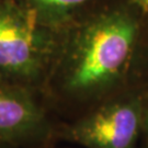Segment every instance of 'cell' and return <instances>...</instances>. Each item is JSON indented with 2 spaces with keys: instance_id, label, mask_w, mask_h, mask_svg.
Returning <instances> with one entry per match:
<instances>
[{
  "instance_id": "obj_7",
  "label": "cell",
  "mask_w": 148,
  "mask_h": 148,
  "mask_svg": "<svg viewBox=\"0 0 148 148\" xmlns=\"http://www.w3.org/2000/svg\"><path fill=\"white\" fill-rule=\"evenodd\" d=\"M135 5H137L139 9L148 13V0H131Z\"/></svg>"
},
{
  "instance_id": "obj_9",
  "label": "cell",
  "mask_w": 148,
  "mask_h": 148,
  "mask_svg": "<svg viewBox=\"0 0 148 148\" xmlns=\"http://www.w3.org/2000/svg\"><path fill=\"white\" fill-rule=\"evenodd\" d=\"M47 148H52V147H47Z\"/></svg>"
},
{
  "instance_id": "obj_4",
  "label": "cell",
  "mask_w": 148,
  "mask_h": 148,
  "mask_svg": "<svg viewBox=\"0 0 148 148\" xmlns=\"http://www.w3.org/2000/svg\"><path fill=\"white\" fill-rule=\"evenodd\" d=\"M60 122L41 97L0 81V142L25 147H51Z\"/></svg>"
},
{
  "instance_id": "obj_8",
  "label": "cell",
  "mask_w": 148,
  "mask_h": 148,
  "mask_svg": "<svg viewBox=\"0 0 148 148\" xmlns=\"http://www.w3.org/2000/svg\"><path fill=\"white\" fill-rule=\"evenodd\" d=\"M0 148H34V147H25V146H20V145H14V144H10V143H1L0 142Z\"/></svg>"
},
{
  "instance_id": "obj_5",
  "label": "cell",
  "mask_w": 148,
  "mask_h": 148,
  "mask_svg": "<svg viewBox=\"0 0 148 148\" xmlns=\"http://www.w3.org/2000/svg\"><path fill=\"white\" fill-rule=\"evenodd\" d=\"M34 20L60 31L104 0H16Z\"/></svg>"
},
{
  "instance_id": "obj_6",
  "label": "cell",
  "mask_w": 148,
  "mask_h": 148,
  "mask_svg": "<svg viewBox=\"0 0 148 148\" xmlns=\"http://www.w3.org/2000/svg\"><path fill=\"white\" fill-rule=\"evenodd\" d=\"M142 136L145 140V147L148 148V99H145V108H144V117H143V132Z\"/></svg>"
},
{
  "instance_id": "obj_1",
  "label": "cell",
  "mask_w": 148,
  "mask_h": 148,
  "mask_svg": "<svg viewBox=\"0 0 148 148\" xmlns=\"http://www.w3.org/2000/svg\"><path fill=\"white\" fill-rule=\"evenodd\" d=\"M139 22L124 3H100L59 31L41 99L59 122L69 121L126 89Z\"/></svg>"
},
{
  "instance_id": "obj_2",
  "label": "cell",
  "mask_w": 148,
  "mask_h": 148,
  "mask_svg": "<svg viewBox=\"0 0 148 148\" xmlns=\"http://www.w3.org/2000/svg\"><path fill=\"white\" fill-rule=\"evenodd\" d=\"M59 31L44 27L16 0H0V81L41 97Z\"/></svg>"
},
{
  "instance_id": "obj_3",
  "label": "cell",
  "mask_w": 148,
  "mask_h": 148,
  "mask_svg": "<svg viewBox=\"0 0 148 148\" xmlns=\"http://www.w3.org/2000/svg\"><path fill=\"white\" fill-rule=\"evenodd\" d=\"M146 97L122 90L76 117L60 122L57 140L85 148H136L143 132Z\"/></svg>"
}]
</instances>
